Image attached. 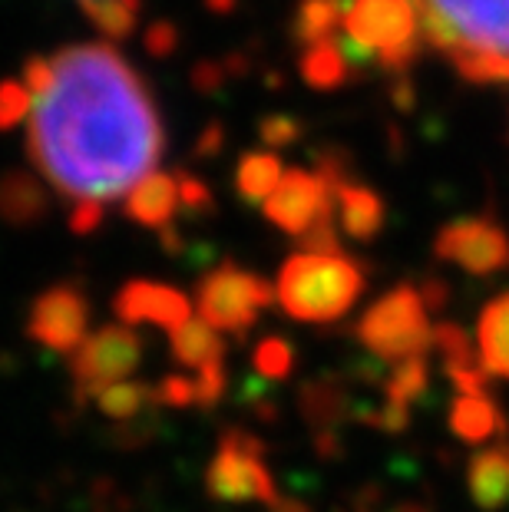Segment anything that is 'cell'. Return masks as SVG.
Listing matches in <instances>:
<instances>
[{"label": "cell", "instance_id": "5bb4252c", "mask_svg": "<svg viewBox=\"0 0 509 512\" xmlns=\"http://www.w3.org/2000/svg\"><path fill=\"white\" fill-rule=\"evenodd\" d=\"M467 486L473 503L486 512H496L509 503V440L470 456Z\"/></svg>", "mask_w": 509, "mask_h": 512}, {"label": "cell", "instance_id": "603a6c76", "mask_svg": "<svg viewBox=\"0 0 509 512\" xmlns=\"http://www.w3.org/2000/svg\"><path fill=\"white\" fill-rule=\"evenodd\" d=\"M338 24H344V7L334 0H305L295 17V40L301 47H318V43L331 40Z\"/></svg>", "mask_w": 509, "mask_h": 512}, {"label": "cell", "instance_id": "8992f818", "mask_svg": "<svg viewBox=\"0 0 509 512\" xmlns=\"http://www.w3.org/2000/svg\"><path fill=\"white\" fill-rule=\"evenodd\" d=\"M344 34L394 76L407 73L420 53L417 10L410 0H354L344 10Z\"/></svg>", "mask_w": 509, "mask_h": 512}, {"label": "cell", "instance_id": "484cf974", "mask_svg": "<svg viewBox=\"0 0 509 512\" xmlns=\"http://www.w3.org/2000/svg\"><path fill=\"white\" fill-rule=\"evenodd\" d=\"M433 347L440 351V361H443V370H447V377L457 374V370L483 367L480 357L473 354L470 337L463 334V328H457V324H450V321H443L433 328Z\"/></svg>", "mask_w": 509, "mask_h": 512}, {"label": "cell", "instance_id": "1f68e13d", "mask_svg": "<svg viewBox=\"0 0 509 512\" xmlns=\"http://www.w3.org/2000/svg\"><path fill=\"white\" fill-rule=\"evenodd\" d=\"M258 136H262V143L268 149H285L301 136V123L288 113H272L258 123Z\"/></svg>", "mask_w": 509, "mask_h": 512}, {"label": "cell", "instance_id": "7c38bea8", "mask_svg": "<svg viewBox=\"0 0 509 512\" xmlns=\"http://www.w3.org/2000/svg\"><path fill=\"white\" fill-rule=\"evenodd\" d=\"M113 311L119 324H126V328H133V324H156V328H166L169 334L192 321L186 294L172 285H159V281H146V278L126 281L116 291Z\"/></svg>", "mask_w": 509, "mask_h": 512}, {"label": "cell", "instance_id": "f1b7e54d", "mask_svg": "<svg viewBox=\"0 0 509 512\" xmlns=\"http://www.w3.org/2000/svg\"><path fill=\"white\" fill-rule=\"evenodd\" d=\"M30 113H34V96L27 93V86L14 80L0 83V129H14Z\"/></svg>", "mask_w": 509, "mask_h": 512}, {"label": "cell", "instance_id": "6da1fadb", "mask_svg": "<svg viewBox=\"0 0 509 512\" xmlns=\"http://www.w3.org/2000/svg\"><path fill=\"white\" fill-rule=\"evenodd\" d=\"M53 86L34 100L30 162L73 202H106L143 182L162 156V119L139 76L110 43L53 57Z\"/></svg>", "mask_w": 509, "mask_h": 512}, {"label": "cell", "instance_id": "e0dca14e", "mask_svg": "<svg viewBox=\"0 0 509 512\" xmlns=\"http://www.w3.org/2000/svg\"><path fill=\"white\" fill-rule=\"evenodd\" d=\"M47 212H50V195L30 172L10 169L0 176V219L7 225L17 228L37 225Z\"/></svg>", "mask_w": 509, "mask_h": 512}, {"label": "cell", "instance_id": "4dcf8cb0", "mask_svg": "<svg viewBox=\"0 0 509 512\" xmlns=\"http://www.w3.org/2000/svg\"><path fill=\"white\" fill-rule=\"evenodd\" d=\"M176 182H179V205L182 209L192 212V215L215 212V195L202 179L189 176V172H176Z\"/></svg>", "mask_w": 509, "mask_h": 512}, {"label": "cell", "instance_id": "b9f144b4", "mask_svg": "<svg viewBox=\"0 0 509 512\" xmlns=\"http://www.w3.org/2000/svg\"><path fill=\"white\" fill-rule=\"evenodd\" d=\"M391 512H430L424 503H400V506H394Z\"/></svg>", "mask_w": 509, "mask_h": 512}, {"label": "cell", "instance_id": "ffe728a7", "mask_svg": "<svg viewBox=\"0 0 509 512\" xmlns=\"http://www.w3.org/2000/svg\"><path fill=\"white\" fill-rule=\"evenodd\" d=\"M169 351H172V361L182 364V367H192L196 374L202 367L225 361V344H222L219 331H212L209 324L196 321V318H192L189 324H182L179 331H172Z\"/></svg>", "mask_w": 509, "mask_h": 512}, {"label": "cell", "instance_id": "d6a6232c", "mask_svg": "<svg viewBox=\"0 0 509 512\" xmlns=\"http://www.w3.org/2000/svg\"><path fill=\"white\" fill-rule=\"evenodd\" d=\"M156 403H162V407H172V410H186V407H192V403L199 407L196 380H189L182 374L162 377V384L156 387Z\"/></svg>", "mask_w": 509, "mask_h": 512}, {"label": "cell", "instance_id": "d4e9b609", "mask_svg": "<svg viewBox=\"0 0 509 512\" xmlns=\"http://www.w3.org/2000/svg\"><path fill=\"white\" fill-rule=\"evenodd\" d=\"M430 390V367L424 357H414V361L397 364L384 380V400L397 403V407H407L417 400H424Z\"/></svg>", "mask_w": 509, "mask_h": 512}, {"label": "cell", "instance_id": "7a4b0ae2", "mask_svg": "<svg viewBox=\"0 0 509 512\" xmlns=\"http://www.w3.org/2000/svg\"><path fill=\"white\" fill-rule=\"evenodd\" d=\"M427 40L467 80H509V0H417Z\"/></svg>", "mask_w": 509, "mask_h": 512}, {"label": "cell", "instance_id": "4fadbf2b", "mask_svg": "<svg viewBox=\"0 0 509 512\" xmlns=\"http://www.w3.org/2000/svg\"><path fill=\"white\" fill-rule=\"evenodd\" d=\"M176 209H179V182L172 172H149L143 182L129 189L123 205L129 219L146 228H159V232H166L172 225Z\"/></svg>", "mask_w": 509, "mask_h": 512}, {"label": "cell", "instance_id": "52a82bcc", "mask_svg": "<svg viewBox=\"0 0 509 512\" xmlns=\"http://www.w3.org/2000/svg\"><path fill=\"white\" fill-rule=\"evenodd\" d=\"M205 489L222 503H262L272 512L285 499L265 466V443L242 427L222 430L219 453L205 470Z\"/></svg>", "mask_w": 509, "mask_h": 512}, {"label": "cell", "instance_id": "44dd1931", "mask_svg": "<svg viewBox=\"0 0 509 512\" xmlns=\"http://www.w3.org/2000/svg\"><path fill=\"white\" fill-rule=\"evenodd\" d=\"M281 162L275 152H245L242 159H238V169H235V189L238 195H242L245 202L252 205H265L268 199H272V192L278 189L281 182Z\"/></svg>", "mask_w": 509, "mask_h": 512}, {"label": "cell", "instance_id": "4316f807", "mask_svg": "<svg viewBox=\"0 0 509 512\" xmlns=\"http://www.w3.org/2000/svg\"><path fill=\"white\" fill-rule=\"evenodd\" d=\"M77 7L86 14V20H90L96 30H103L110 40H123L133 34V27H136V14L123 0H77Z\"/></svg>", "mask_w": 509, "mask_h": 512}, {"label": "cell", "instance_id": "2e32d148", "mask_svg": "<svg viewBox=\"0 0 509 512\" xmlns=\"http://www.w3.org/2000/svg\"><path fill=\"white\" fill-rule=\"evenodd\" d=\"M334 202H338V209H341L344 232L351 238H357V242H371V238L381 235L384 219H387V205L374 189L348 179L334 189Z\"/></svg>", "mask_w": 509, "mask_h": 512}, {"label": "cell", "instance_id": "30bf717a", "mask_svg": "<svg viewBox=\"0 0 509 512\" xmlns=\"http://www.w3.org/2000/svg\"><path fill=\"white\" fill-rule=\"evenodd\" d=\"M331 202H334V189L318 172L288 169L281 176L278 189L272 192V199L262 209L265 219L278 225L285 235L305 238L311 228L331 222Z\"/></svg>", "mask_w": 509, "mask_h": 512}, {"label": "cell", "instance_id": "f35d334b", "mask_svg": "<svg viewBox=\"0 0 509 512\" xmlns=\"http://www.w3.org/2000/svg\"><path fill=\"white\" fill-rule=\"evenodd\" d=\"M391 100H394L397 110H410V106H414V83H410V76H407V73L394 76V83H391Z\"/></svg>", "mask_w": 509, "mask_h": 512}, {"label": "cell", "instance_id": "7402d4cb", "mask_svg": "<svg viewBox=\"0 0 509 512\" xmlns=\"http://www.w3.org/2000/svg\"><path fill=\"white\" fill-rule=\"evenodd\" d=\"M348 73L351 67L334 40H324L318 47H308L301 53V76H305V83L314 86V90H334V86L348 80Z\"/></svg>", "mask_w": 509, "mask_h": 512}, {"label": "cell", "instance_id": "74e56055", "mask_svg": "<svg viewBox=\"0 0 509 512\" xmlns=\"http://www.w3.org/2000/svg\"><path fill=\"white\" fill-rule=\"evenodd\" d=\"M222 146H225V126L222 123H209V126H205V133L199 136V143H196V156L209 159Z\"/></svg>", "mask_w": 509, "mask_h": 512}, {"label": "cell", "instance_id": "9a60e30c", "mask_svg": "<svg viewBox=\"0 0 509 512\" xmlns=\"http://www.w3.org/2000/svg\"><path fill=\"white\" fill-rule=\"evenodd\" d=\"M298 410L311 427V437L334 433L338 430V423L348 420V413H351L348 387H344L338 377H314L301 387Z\"/></svg>", "mask_w": 509, "mask_h": 512}, {"label": "cell", "instance_id": "ba28073f", "mask_svg": "<svg viewBox=\"0 0 509 512\" xmlns=\"http://www.w3.org/2000/svg\"><path fill=\"white\" fill-rule=\"evenodd\" d=\"M143 361V341L126 324H106L93 331L80 344V351L70 357V377L77 400H96L103 390L123 384L129 374H136Z\"/></svg>", "mask_w": 509, "mask_h": 512}, {"label": "cell", "instance_id": "ab89813d", "mask_svg": "<svg viewBox=\"0 0 509 512\" xmlns=\"http://www.w3.org/2000/svg\"><path fill=\"white\" fill-rule=\"evenodd\" d=\"M424 298H427V308L430 311H440L443 304H447V285H443V281H427Z\"/></svg>", "mask_w": 509, "mask_h": 512}, {"label": "cell", "instance_id": "83f0119b", "mask_svg": "<svg viewBox=\"0 0 509 512\" xmlns=\"http://www.w3.org/2000/svg\"><path fill=\"white\" fill-rule=\"evenodd\" d=\"M295 347L291 341H285L281 334H272V337H262V341L255 344L252 351V364L258 370V377L265 380H288L291 370H295Z\"/></svg>", "mask_w": 509, "mask_h": 512}, {"label": "cell", "instance_id": "ac0fdd59", "mask_svg": "<svg viewBox=\"0 0 509 512\" xmlns=\"http://www.w3.org/2000/svg\"><path fill=\"white\" fill-rule=\"evenodd\" d=\"M450 430L463 443H486L506 433V417L490 394L457 397L450 407Z\"/></svg>", "mask_w": 509, "mask_h": 512}, {"label": "cell", "instance_id": "f546056e", "mask_svg": "<svg viewBox=\"0 0 509 512\" xmlns=\"http://www.w3.org/2000/svg\"><path fill=\"white\" fill-rule=\"evenodd\" d=\"M229 390V370H225V361L202 367L196 374V394H199V407L202 410H215L219 400Z\"/></svg>", "mask_w": 509, "mask_h": 512}, {"label": "cell", "instance_id": "836d02e7", "mask_svg": "<svg viewBox=\"0 0 509 512\" xmlns=\"http://www.w3.org/2000/svg\"><path fill=\"white\" fill-rule=\"evenodd\" d=\"M53 60H43V57H30L24 63V86H27V93L34 96V100H40V96H47L50 93V86H53Z\"/></svg>", "mask_w": 509, "mask_h": 512}, {"label": "cell", "instance_id": "e575fe53", "mask_svg": "<svg viewBox=\"0 0 509 512\" xmlns=\"http://www.w3.org/2000/svg\"><path fill=\"white\" fill-rule=\"evenodd\" d=\"M143 43L153 57H169V53H176V47H179V30L172 20H156V24L146 30Z\"/></svg>", "mask_w": 509, "mask_h": 512}, {"label": "cell", "instance_id": "7bdbcfd3", "mask_svg": "<svg viewBox=\"0 0 509 512\" xmlns=\"http://www.w3.org/2000/svg\"><path fill=\"white\" fill-rule=\"evenodd\" d=\"M123 4H126V7L133 10V14L139 17V7H143V0H123Z\"/></svg>", "mask_w": 509, "mask_h": 512}, {"label": "cell", "instance_id": "cb8c5ba5", "mask_svg": "<svg viewBox=\"0 0 509 512\" xmlns=\"http://www.w3.org/2000/svg\"><path fill=\"white\" fill-rule=\"evenodd\" d=\"M153 403H156V387L139 384V380H123V384L103 390L96 397V407L103 410V417L113 420H139L143 410L153 407Z\"/></svg>", "mask_w": 509, "mask_h": 512}, {"label": "cell", "instance_id": "d6986e66", "mask_svg": "<svg viewBox=\"0 0 509 512\" xmlns=\"http://www.w3.org/2000/svg\"><path fill=\"white\" fill-rule=\"evenodd\" d=\"M480 364L490 377H509V291L480 311Z\"/></svg>", "mask_w": 509, "mask_h": 512}, {"label": "cell", "instance_id": "ee69618b", "mask_svg": "<svg viewBox=\"0 0 509 512\" xmlns=\"http://www.w3.org/2000/svg\"><path fill=\"white\" fill-rule=\"evenodd\" d=\"M334 4H338V7H344V10H348V7L354 4V0H334Z\"/></svg>", "mask_w": 509, "mask_h": 512}, {"label": "cell", "instance_id": "9c48e42d", "mask_svg": "<svg viewBox=\"0 0 509 512\" xmlns=\"http://www.w3.org/2000/svg\"><path fill=\"white\" fill-rule=\"evenodd\" d=\"M90 328V301L80 285L57 281L40 291L27 314V334L53 354H77Z\"/></svg>", "mask_w": 509, "mask_h": 512}, {"label": "cell", "instance_id": "277c9868", "mask_svg": "<svg viewBox=\"0 0 509 512\" xmlns=\"http://www.w3.org/2000/svg\"><path fill=\"white\" fill-rule=\"evenodd\" d=\"M424 288L400 281L397 288L381 294L371 308L361 314L354 337L367 354H374L384 364H404L414 357H424L433 347V328L427 321Z\"/></svg>", "mask_w": 509, "mask_h": 512}, {"label": "cell", "instance_id": "3957f363", "mask_svg": "<svg viewBox=\"0 0 509 512\" xmlns=\"http://www.w3.org/2000/svg\"><path fill=\"white\" fill-rule=\"evenodd\" d=\"M367 288V271L348 252H295L278 271L275 298L291 321L334 324Z\"/></svg>", "mask_w": 509, "mask_h": 512}, {"label": "cell", "instance_id": "5b68a950", "mask_svg": "<svg viewBox=\"0 0 509 512\" xmlns=\"http://www.w3.org/2000/svg\"><path fill=\"white\" fill-rule=\"evenodd\" d=\"M272 301H275L272 285L262 275H255V271L235 265L232 258L219 261L196 288L199 321L209 324L212 331H225L238 337V341L255 328L258 314Z\"/></svg>", "mask_w": 509, "mask_h": 512}, {"label": "cell", "instance_id": "d590c367", "mask_svg": "<svg viewBox=\"0 0 509 512\" xmlns=\"http://www.w3.org/2000/svg\"><path fill=\"white\" fill-rule=\"evenodd\" d=\"M100 222H103V202H80V205H73L70 228L77 235H90Z\"/></svg>", "mask_w": 509, "mask_h": 512}, {"label": "cell", "instance_id": "8fae6325", "mask_svg": "<svg viewBox=\"0 0 509 512\" xmlns=\"http://www.w3.org/2000/svg\"><path fill=\"white\" fill-rule=\"evenodd\" d=\"M433 255L486 278L509 268V235L493 219H457L437 232Z\"/></svg>", "mask_w": 509, "mask_h": 512}, {"label": "cell", "instance_id": "8d00e7d4", "mask_svg": "<svg viewBox=\"0 0 509 512\" xmlns=\"http://www.w3.org/2000/svg\"><path fill=\"white\" fill-rule=\"evenodd\" d=\"M225 80V67L222 63H212V60H202L196 63V70H192V86H196L199 93H215Z\"/></svg>", "mask_w": 509, "mask_h": 512}, {"label": "cell", "instance_id": "60d3db41", "mask_svg": "<svg viewBox=\"0 0 509 512\" xmlns=\"http://www.w3.org/2000/svg\"><path fill=\"white\" fill-rule=\"evenodd\" d=\"M205 7L215 10V14H229V10L235 7V0H205Z\"/></svg>", "mask_w": 509, "mask_h": 512}]
</instances>
